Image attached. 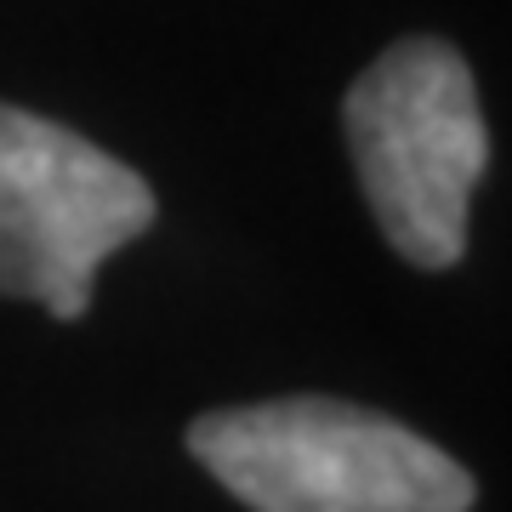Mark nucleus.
Instances as JSON below:
<instances>
[{
    "instance_id": "1",
    "label": "nucleus",
    "mask_w": 512,
    "mask_h": 512,
    "mask_svg": "<svg viewBox=\"0 0 512 512\" xmlns=\"http://www.w3.org/2000/svg\"><path fill=\"white\" fill-rule=\"evenodd\" d=\"M188 450L251 512H467L473 478L439 444L342 399L211 410Z\"/></svg>"
},
{
    "instance_id": "2",
    "label": "nucleus",
    "mask_w": 512,
    "mask_h": 512,
    "mask_svg": "<svg viewBox=\"0 0 512 512\" xmlns=\"http://www.w3.org/2000/svg\"><path fill=\"white\" fill-rule=\"evenodd\" d=\"M348 148L387 245L416 268H456L467 205L490 165L473 69L444 40H399L342 103Z\"/></svg>"
},
{
    "instance_id": "3",
    "label": "nucleus",
    "mask_w": 512,
    "mask_h": 512,
    "mask_svg": "<svg viewBox=\"0 0 512 512\" xmlns=\"http://www.w3.org/2000/svg\"><path fill=\"white\" fill-rule=\"evenodd\" d=\"M154 222V188L80 131L0 103V296L74 325L103 256Z\"/></svg>"
}]
</instances>
